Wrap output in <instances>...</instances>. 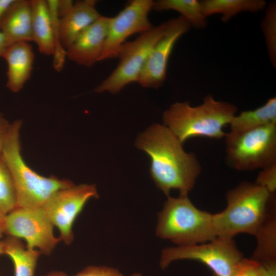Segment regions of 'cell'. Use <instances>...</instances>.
I'll return each instance as SVG.
<instances>
[{
    "instance_id": "1",
    "label": "cell",
    "mask_w": 276,
    "mask_h": 276,
    "mask_svg": "<svg viewBox=\"0 0 276 276\" xmlns=\"http://www.w3.org/2000/svg\"><path fill=\"white\" fill-rule=\"evenodd\" d=\"M182 144L164 125L151 126L137 139L136 145L151 158V176L167 196L173 189L188 195L201 172L195 153L187 152Z\"/></svg>"
},
{
    "instance_id": "2",
    "label": "cell",
    "mask_w": 276,
    "mask_h": 276,
    "mask_svg": "<svg viewBox=\"0 0 276 276\" xmlns=\"http://www.w3.org/2000/svg\"><path fill=\"white\" fill-rule=\"evenodd\" d=\"M237 110L234 104L217 101L209 95L196 106L187 101L175 102L164 111L163 120L164 125L182 143L195 137L220 139L224 137L223 129L229 125Z\"/></svg>"
},
{
    "instance_id": "3",
    "label": "cell",
    "mask_w": 276,
    "mask_h": 276,
    "mask_svg": "<svg viewBox=\"0 0 276 276\" xmlns=\"http://www.w3.org/2000/svg\"><path fill=\"white\" fill-rule=\"evenodd\" d=\"M226 199V208L213 214V223L217 237L232 239L241 233L255 235L266 217L273 195L255 182L244 181L229 190Z\"/></svg>"
},
{
    "instance_id": "4",
    "label": "cell",
    "mask_w": 276,
    "mask_h": 276,
    "mask_svg": "<svg viewBox=\"0 0 276 276\" xmlns=\"http://www.w3.org/2000/svg\"><path fill=\"white\" fill-rule=\"evenodd\" d=\"M22 124L16 120L10 125L1 156L12 176L16 194V207L41 208L58 190L75 184L71 180L56 176H42L31 169L21 154L19 131Z\"/></svg>"
},
{
    "instance_id": "5",
    "label": "cell",
    "mask_w": 276,
    "mask_h": 276,
    "mask_svg": "<svg viewBox=\"0 0 276 276\" xmlns=\"http://www.w3.org/2000/svg\"><path fill=\"white\" fill-rule=\"evenodd\" d=\"M158 215L156 235L178 246L210 242L217 238L213 214L197 208L188 195L168 196Z\"/></svg>"
},
{
    "instance_id": "6",
    "label": "cell",
    "mask_w": 276,
    "mask_h": 276,
    "mask_svg": "<svg viewBox=\"0 0 276 276\" xmlns=\"http://www.w3.org/2000/svg\"><path fill=\"white\" fill-rule=\"evenodd\" d=\"M224 139L226 161L237 171L261 170L276 164V124L229 132Z\"/></svg>"
},
{
    "instance_id": "7",
    "label": "cell",
    "mask_w": 276,
    "mask_h": 276,
    "mask_svg": "<svg viewBox=\"0 0 276 276\" xmlns=\"http://www.w3.org/2000/svg\"><path fill=\"white\" fill-rule=\"evenodd\" d=\"M169 19L142 33L134 40L125 42L120 48L119 64L113 71L95 89L97 93L116 94L127 84L137 82L141 72L154 47L172 26Z\"/></svg>"
},
{
    "instance_id": "8",
    "label": "cell",
    "mask_w": 276,
    "mask_h": 276,
    "mask_svg": "<svg viewBox=\"0 0 276 276\" xmlns=\"http://www.w3.org/2000/svg\"><path fill=\"white\" fill-rule=\"evenodd\" d=\"M243 258L233 239L217 237L208 243L167 247L162 250L159 265L164 269L178 260H193L209 267L214 276H232Z\"/></svg>"
},
{
    "instance_id": "9",
    "label": "cell",
    "mask_w": 276,
    "mask_h": 276,
    "mask_svg": "<svg viewBox=\"0 0 276 276\" xmlns=\"http://www.w3.org/2000/svg\"><path fill=\"white\" fill-rule=\"evenodd\" d=\"M98 197L94 185H75L57 191L41 208L60 232L61 240L70 245L74 240L73 225L87 201Z\"/></svg>"
},
{
    "instance_id": "10",
    "label": "cell",
    "mask_w": 276,
    "mask_h": 276,
    "mask_svg": "<svg viewBox=\"0 0 276 276\" xmlns=\"http://www.w3.org/2000/svg\"><path fill=\"white\" fill-rule=\"evenodd\" d=\"M53 227L42 208L16 207L6 214L5 233L24 239L29 249L49 255L61 240L54 236Z\"/></svg>"
},
{
    "instance_id": "11",
    "label": "cell",
    "mask_w": 276,
    "mask_h": 276,
    "mask_svg": "<svg viewBox=\"0 0 276 276\" xmlns=\"http://www.w3.org/2000/svg\"><path fill=\"white\" fill-rule=\"evenodd\" d=\"M152 0H132L116 16L111 17L102 53L99 61L117 58L126 39L142 33L153 26L148 18L152 10Z\"/></svg>"
},
{
    "instance_id": "12",
    "label": "cell",
    "mask_w": 276,
    "mask_h": 276,
    "mask_svg": "<svg viewBox=\"0 0 276 276\" xmlns=\"http://www.w3.org/2000/svg\"><path fill=\"white\" fill-rule=\"evenodd\" d=\"M191 27L181 15L174 18L172 26L156 43L146 62L137 80L142 86L157 88L163 85L173 48L177 40Z\"/></svg>"
},
{
    "instance_id": "13",
    "label": "cell",
    "mask_w": 276,
    "mask_h": 276,
    "mask_svg": "<svg viewBox=\"0 0 276 276\" xmlns=\"http://www.w3.org/2000/svg\"><path fill=\"white\" fill-rule=\"evenodd\" d=\"M111 18L101 15L83 30L66 50L67 58L87 67L99 61L103 50Z\"/></svg>"
},
{
    "instance_id": "14",
    "label": "cell",
    "mask_w": 276,
    "mask_h": 276,
    "mask_svg": "<svg viewBox=\"0 0 276 276\" xmlns=\"http://www.w3.org/2000/svg\"><path fill=\"white\" fill-rule=\"evenodd\" d=\"M7 63L6 86L13 93L19 92L30 78L34 54L29 42L9 45L3 57Z\"/></svg>"
},
{
    "instance_id": "15",
    "label": "cell",
    "mask_w": 276,
    "mask_h": 276,
    "mask_svg": "<svg viewBox=\"0 0 276 276\" xmlns=\"http://www.w3.org/2000/svg\"><path fill=\"white\" fill-rule=\"evenodd\" d=\"M97 2L96 0L76 1L69 11L60 18V37L66 50L83 30L101 16L96 7Z\"/></svg>"
},
{
    "instance_id": "16",
    "label": "cell",
    "mask_w": 276,
    "mask_h": 276,
    "mask_svg": "<svg viewBox=\"0 0 276 276\" xmlns=\"http://www.w3.org/2000/svg\"><path fill=\"white\" fill-rule=\"evenodd\" d=\"M9 45L32 41L31 1L15 0L0 26Z\"/></svg>"
},
{
    "instance_id": "17",
    "label": "cell",
    "mask_w": 276,
    "mask_h": 276,
    "mask_svg": "<svg viewBox=\"0 0 276 276\" xmlns=\"http://www.w3.org/2000/svg\"><path fill=\"white\" fill-rule=\"evenodd\" d=\"M32 41L39 52L46 56L53 55L54 28L46 0H31Z\"/></svg>"
},
{
    "instance_id": "18",
    "label": "cell",
    "mask_w": 276,
    "mask_h": 276,
    "mask_svg": "<svg viewBox=\"0 0 276 276\" xmlns=\"http://www.w3.org/2000/svg\"><path fill=\"white\" fill-rule=\"evenodd\" d=\"M255 236L257 245L251 259L266 267H276V219L274 208L271 210L269 209Z\"/></svg>"
},
{
    "instance_id": "19",
    "label": "cell",
    "mask_w": 276,
    "mask_h": 276,
    "mask_svg": "<svg viewBox=\"0 0 276 276\" xmlns=\"http://www.w3.org/2000/svg\"><path fill=\"white\" fill-rule=\"evenodd\" d=\"M276 124V98L269 99L262 106L236 114L229 125L230 132L240 133Z\"/></svg>"
},
{
    "instance_id": "20",
    "label": "cell",
    "mask_w": 276,
    "mask_h": 276,
    "mask_svg": "<svg viewBox=\"0 0 276 276\" xmlns=\"http://www.w3.org/2000/svg\"><path fill=\"white\" fill-rule=\"evenodd\" d=\"M4 254L12 260L15 276H34L41 252L25 247L19 238L9 236L4 240Z\"/></svg>"
},
{
    "instance_id": "21",
    "label": "cell",
    "mask_w": 276,
    "mask_h": 276,
    "mask_svg": "<svg viewBox=\"0 0 276 276\" xmlns=\"http://www.w3.org/2000/svg\"><path fill=\"white\" fill-rule=\"evenodd\" d=\"M204 16L221 14L223 22L242 12H257L266 7L264 0H204L200 1Z\"/></svg>"
},
{
    "instance_id": "22",
    "label": "cell",
    "mask_w": 276,
    "mask_h": 276,
    "mask_svg": "<svg viewBox=\"0 0 276 276\" xmlns=\"http://www.w3.org/2000/svg\"><path fill=\"white\" fill-rule=\"evenodd\" d=\"M152 10L176 11L196 28H203L207 24L200 2L197 0H158L154 2Z\"/></svg>"
},
{
    "instance_id": "23",
    "label": "cell",
    "mask_w": 276,
    "mask_h": 276,
    "mask_svg": "<svg viewBox=\"0 0 276 276\" xmlns=\"http://www.w3.org/2000/svg\"><path fill=\"white\" fill-rule=\"evenodd\" d=\"M16 194L11 173L0 155V210L7 214L16 208Z\"/></svg>"
},
{
    "instance_id": "24",
    "label": "cell",
    "mask_w": 276,
    "mask_h": 276,
    "mask_svg": "<svg viewBox=\"0 0 276 276\" xmlns=\"http://www.w3.org/2000/svg\"><path fill=\"white\" fill-rule=\"evenodd\" d=\"M261 28L265 39L270 60L276 65V3L268 4L261 23Z\"/></svg>"
},
{
    "instance_id": "25",
    "label": "cell",
    "mask_w": 276,
    "mask_h": 276,
    "mask_svg": "<svg viewBox=\"0 0 276 276\" xmlns=\"http://www.w3.org/2000/svg\"><path fill=\"white\" fill-rule=\"evenodd\" d=\"M54 28V49L53 53V65L57 71L63 68L66 57V50L62 45L60 31V17L57 11L58 0H47Z\"/></svg>"
},
{
    "instance_id": "26",
    "label": "cell",
    "mask_w": 276,
    "mask_h": 276,
    "mask_svg": "<svg viewBox=\"0 0 276 276\" xmlns=\"http://www.w3.org/2000/svg\"><path fill=\"white\" fill-rule=\"evenodd\" d=\"M232 276H276V268H267L256 260L243 258L235 267Z\"/></svg>"
},
{
    "instance_id": "27",
    "label": "cell",
    "mask_w": 276,
    "mask_h": 276,
    "mask_svg": "<svg viewBox=\"0 0 276 276\" xmlns=\"http://www.w3.org/2000/svg\"><path fill=\"white\" fill-rule=\"evenodd\" d=\"M255 183L266 189L272 195L276 191V164L261 169Z\"/></svg>"
},
{
    "instance_id": "28",
    "label": "cell",
    "mask_w": 276,
    "mask_h": 276,
    "mask_svg": "<svg viewBox=\"0 0 276 276\" xmlns=\"http://www.w3.org/2000/svg\"><path fill=\"white\" fill-rule=\"evenodd\" d=\"M74 276H123L118 269L105 266H89Z\"/></svg>"
},
{
    "instance_id": "29",
    "label": "cell",
    "mask_w": 276,
    "mask_h": 276,
    "mask_svg": "<svg viewBox=\"0 0 276 276\" xmlns=\"http://www.w3.org/2000/svg\"><path fill=\"white\" fill-rule=\"evenodd\" d=\"M11 124L0 112V155L1 154Z\"/></svg>"
},
{
    "instance_id": "30",
    "label": "cell",
    "mask_w": 276,
    "mask_h": 276,
    "mask_svg": "<svg viewBox=\"0 0 276 276\" xmlns=\"http://www.w3.org/2000/svg\"><path fill=\"white\" fill-rule=\"evenodd\" d=\"M74 3L71 0H58L57 11L60 18L63 16L69 11Z\"/></svg>"
},
{
    "instance_id": "31",
    "label": "cell",
    "mask_w": 276,
    "mask_h": 276,
    "mask_svg": "<svg viewBox=\"0 0 276 276\" xmlns=\"http://www.w3.org/2000/svg\"><path fill=\"white\" fill-rule=\"evenodd\" d=\"M15 0H0V26Z\"/></svg>"
},
{
    "instance_id": "32",
    "label": "cell",
    "mask_w": 276,
    "mask_h": 276,
    "mask_svg": "<svg viewBox=\"0 0 276 276\" xmlns=\"http://www.w3.org/2000/svg\"><path fill=\"white\" fill-rule=\"evenodd\" d=\"M9 43L4 34L0 31V57H3Z\"/></svg>"
},
{
    "instance_id": "33",
    "label": "cell",
    "mask_w": 276,
    "mask_h": 276,
    "mask_svg": "<svg viewBox=\"0 0 276 276\" xmlns=\"http://www.w3.org/2000/svg\"><path fill=\"white\" fill-rule=\"evenodd\" d=\"M6 214L0 210V238L5 233Z\"/></svg>"
},
{
    "instance_id": "34",
    "label": "cell",
    "mask_w": 276,
    "mask_h": 276,
    "mask_svg": "<svg viewBox=\"0 0 276 276\" xmlns=\"http://www.w3.org/2000/svg\"><path fill=\"white\" fill-rule=\"evenodd\" d=\"M44 276H67L64 272L62 271H53Z\"/></svg>"
},
{
    "instance_id": "35",
    "label": "cell",
    "mask_w": 276,
    "mask_h": 276,
    "mask_svg": "<svg viewBox=\"0 0 276 276\" xmlns=\"http://www.w3.org/2000/svg\"><path fill=\"white\" fill-rule=\"evenodd\" d=\"M4 254V244L3 241H0V255Z\"/></svg>"
},
{
    "instance_id": "36",
    "label": "cell",
    "mask_w": 276,
    "mask_h": 276,
    "mask_svg": "<svg viewBox=\"0 0 276 276\" xmlns=\"http://www.w3.org/2000/svg\"><path fill=\"white\" fill-rule=\"evenodd\" d=\"M130 276H143V275L141 273H136L133 274L132 275H130Z\"/></svg>"
},
{
    "instance_id": "37",
    "label": "cell",
    "mask_w": 276,
    "mask_h": 276,
    "mask_svg": "<svg viewBox=\"0 0 276 276\" xmlns=\"http://www.w3.org/2000/svg\"><path fill=\"white\" fill-rule=\"evenodd\" d=\"M213 276H214V275H213Z\"/></svg>"
}]
</instances>
